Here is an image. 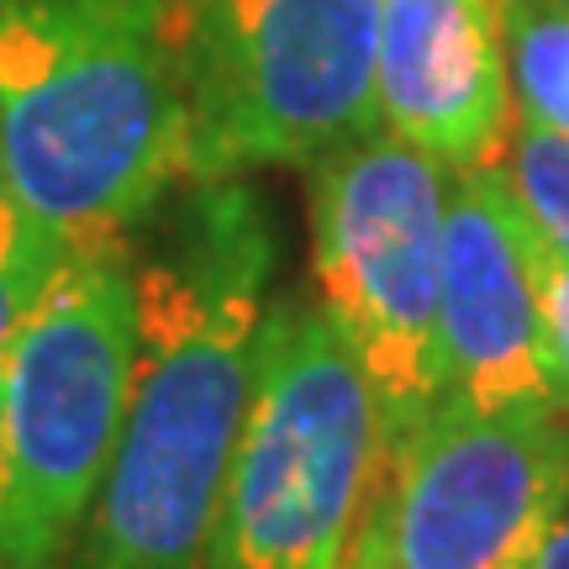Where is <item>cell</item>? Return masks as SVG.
<instances>
[{"label":"cell","mask_w":569,"mask_h":569,"mask_svg":"<svg viewBox=\"0 0 569 569\" xmlns=\"http://www.w3.org/2000/svg\"><path fill=\"white\" fill-rule=\"evenodd\" d=\"M280 238L243 180L190 184L138 253L122 438L63 569H201L243 432Z\"/></svg>","instance_id":"1"},{"label":"cell","mask_w":569,"mask_h":569,"mask_svg":"<svg viewBox=\"0 0 569 569\" xmlns=\"http://www.w3.org/2000/svg\"><path fill=\"white\" fill-rule=\"evenodd\" d=\"M0 169L42 238H132L184 184L169 0H0Z\"/></svg>","instance_id":"2"},{"label":"cell","mask_w":569,"mask_h":569,"mask_svg":"<svg viewBox=\"0 0 569 569\" xmlns=\"http://www.w3.org/2000/svg\"><path fill=\"white\" fill-rule=\"evenodd\" d=\"M386 469L365 369L311 296H280L201 569H343Z\"/></svg>","instance_id":"3"},{"label":"cell","mask_w":569,"mask_h":569,"mask_svg":"<svg viewBox=\"0 0 569 569\" xmlns=\"http://www.w3.org/2000/svg\"><path fill=\"white\" fill-rule=\"evenodd\" d=\"M138 369V248H74L0 348V569H63L122 438Z\"/></svg>","instance_id":"4"},{"label":"cell","mask_w":569,"mask_h":569,"mask_svg":"<svg viewBox=\"0 0 569 569\" xmlns=\"http://www.w3.org/2000/svg\"><path fill=\"white\" fill-rule=\"evenodd\" d=\"M184 184L327 159L380 127V0H169Z\"/></svg>","instance_id":"5"},{"label":"cell","mask_w":569,"mask_h":569,"mask_svg":"<svg viewBox=\"0 0 569 569\" xmlns=\"http://www.w3.org/2000/svg\"><path fill=\"white\" fill-rule=\"evenodd\" d=\"M448 174L390 127L311 163V301L348 343L401 448L443 401L438 380V269Z\"/></svg>","instance_id":"6"},{"label":"cell","mask_w":569,"mask_h":569,"mask_svg":"<svg viewBox=\"0 0 569 569\" xmlns=\"http://www.w3.org/2000/svg\"><path fill=\"white\" fill-rule=\"evenodd\" d=\"M569 507V411H480L443 396L380 480L396 569H528Z\"/></svg>","instance_id":"7"},{"label":"cell","mask_w":569,"mask_h":569,"mask_svg":"<svg viewBox=\"0 0 569 569\" xmlns=\"http://www.w3.org/2000/svg\"><path fill=\"white\" fill-rule=\"evenodd\" d=\"M438 380L480 411L553 401L538 296L501 163L448 174L438 269Z\"/></svg>","instance_id":"8"},{"label":"cell","mask_w":569,"mask_h":569,"mask_svg":"<svg viewBox=\"0 0 569 569\" xmlns=\"http://www.w3.org/2000/svg\"><path fill=\"white\" fill-rule=\"evenodd\" d=\"M380 127L465 174L501 163L511 84L496 0H380Z\"/></svg>","instance_id":"9"},{"label":"cell","mask_w":569,"mask_h":569,"mask_svg":"<svg viewBox=\"0 0 569 569\" xmlns=\"http://www.w3.org/2000/svg\"><path fill=\"white\" fill-rule=\"evenodd\" d=\"M511 111L569 138V0H496Z\"/></svg>","instance_id":"10"},{"label":"cell","mask_w":569,"mask_h":569,"mask_svg":"<svg viewBox=\"0 0 569 569\" xmlns=\"http://www.w3.org/2000/svg\"><path fill=\"white\" fill-rule=\"evenodd\" d=\"M501 174H507L522 217L569 259V138L511 111Z\"/></svg>","instance_id":"11"},{"label":"cell","mask_w":569,"mask_h":569,"mask_svg":"<svg viewBox=\"0 0 569 569\" xmlns=\"http://www.w3.org/2000/svg\"><path fill=\"white\" fill-rule=\"evenodd\" d=\"M517 238H522V259H528L532 296H538V322H543V353H549L553 396L569 411V259L522 217V206H517Z\"/></svg>","instance_id":"12"},{"label":"cell","mask_w":569,"mask_h":569,"mask_svg":"<svg viewBox=\"0 0 569 569\" xmlns=\"http://www.w3.org/2000/svg\"><path fill=\"white\" fill-rule=\"evenodd\" d=\"M69 253H74V248H63L27 227L21 243L0 259V348L11 343L21 332V322L38 311V301L48 296V284L59 280V269L69 264Z\"/></svg>","instance_id":"13"},{"label":"cell","mask_w":569,"mask_h":569,"mask_svg":"<svg viewBox=\"0 0 569 569\" xmlns=\"http://www.w3.org/2000/svg\"><path fill=\"white\" fill-rule=\"evenodd\" d=\"M343 569H396L390 565L386 522H380V490H375V501H369V517L359 522V532H353V549H348Z\"/></svg>","instance_id":"14"},{"label":"cell","mask_w":569,"mask_h":569,"mask_svg":"<svg viewBox=\"0 0 569 569\" xmlns=\"http://www.w3.org/2000/svg\"><path fill=\"white\" fill-rule=\"evenodd\" d=\"M528 569H569V507L553 517V528L543 532V543L528 559Z\"/></svg>","instance_id":"15"},{"label":"cell","mask_w":569,"mask_h":569,"mask_svg":"<svg viewBox=\"0 0 569 569\" xmlns=\"http://www.w3.org/2000/svg\"><path fill=\"white\" fill-rule=\"evenodd\" d=\"M21 232H27V222H21L17 201H11V190H6V169H0V259L21 243Z\"/></svg>","instance_id":"16"}]
</instances>
